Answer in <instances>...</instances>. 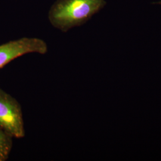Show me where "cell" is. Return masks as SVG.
<instances>
[{"instance_id": "cell-5", "label": "cell", "mask_w": 161, "mask_h": 161, "mask_svg": "<svg viewBox=\"0 0 161 161\" xmlns=\"http://www.w3.org/2000/svg\"><path fill=\"white\" fill-rule=\"evenodd\" d=\"M153 4H159V5H161V1H159V2H156V3H153Z\"/></svg>"}, {"instance_id": "cell-4", "label": "cell", "mask_w": 161, "mask_h": 161, "mask_svg": "<svg viewBox=\"0 0 161 161\" xmlns=\"http://www.w3.org/2000/svg\"><path fill=\"white\" fill-rule=\"evenodd\" d=\"M13 137L0 127V161L8 159L13 147Z\"/></svg>"}, {"instance_id": "cell-2", "label": "cell", "mask_w": 161, "mask_h": 161, "mask_svg": "<svg viewBox=\"0 0 161 161\" xmlns=\"http://www.w3.org/2000/svg\"><path fill=\"white\" fill-rule=\"evenodd\" d=\"M0 127L13 138L25 136L23 112L14 97L0 88Z\"/></svg>"}, {"instance_id": "cell-1", "label": "cell", "mask_w": 161, "mask_h": 161, "mask_svg": "<svg viewBox=\"0 0 161 161\" xmlns=\"http://www.w3.org/2000/svg\"><path fill=\"white\" fill-rule=\"evenodd\" d=\"M106 4L104 0H57L50 8L48 19L53 27L66 32L86 23Z\"/></svg>"}, {"instance_id": "cell-3", "label": "cell", "mask_w": 161, "mask_h": 161, "mask_svg": "<svg viewBox=\"0 0 161 161\" xmlns=\"http://www.w3.org/2000/svg\"><path fill=\"white\" fill-rule=\"evenodd\" d=\"M48 46L38 38L23 37L0 45V69L17 58L30 53L46 54Z\"/></svg>"}]
</instances>
